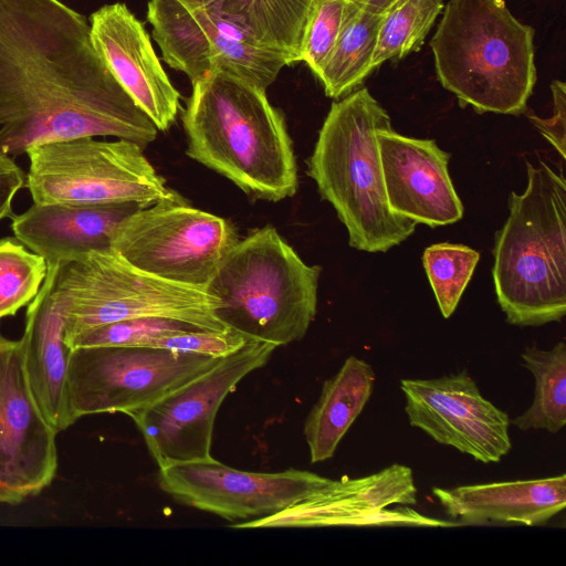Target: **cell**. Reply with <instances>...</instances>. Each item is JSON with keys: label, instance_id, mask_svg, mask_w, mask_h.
Masks as SVG:
<instances>
[{"label": "cell", "instance_id": "obj_1", "mask_svg": "<svg viewBox=\"0 0 566 566\" xmlns=\"http://www.w3.org/2000/svg\"><path fill=\"white\" fill-rule=\"evenodd\" d=\"M158 129L61 0H0V151L80 137L153 143Z\"/></svg>", "mask_w": 566, "mask_h": 566}, {"label": "cell", "instance_id": "obj_2", "mask_svg": "<svg viewBox=\"0 0 566 566\" xmlns=\"http://www.w3.org/2000/svg\"><path fill=\"white\" fill-rule=\"evenodd\" d=\"M182 124L186 154L247 195L276 202L296 193L293 144L265 90L214 66L192 82Z\"/></svg>", "mask_w": 566, "mask_h": 566}, {"label": "cell", "instance_id": "obj_3", "mask_svg": "<svg viewBox=\"0 0 566 566\" xmlns=\"http://www.w3.org/2000/svg\"><path fill=\"white\" fill-rule=\"evenodd\" d=\"M390 127L388 113L363 87L332 104L307 159V175L346 227L349 245L360 251L386 252L417 224L388 203L378 133Z\"/></svg>", "mask_w": 566, "mask_h": 566}, {"label": "cell", "instance_id": "obj_4", "mask_svg": "<svg viewBox=\"0 0 566 566\" xmlns=\"http://www.w3.org/2000/svg\"><path fill=\"white\" fill-rule=\"evenodd\" d=\"M495 233L492 276L510 324L539 326L566 314V180L544 161L527 163V186L511 192Z\"/></svg>", "mask_w": 566, "mask_h": 566}, {"label": "cell", "instance_id": "obj_5", "mask_svg": "<svg viewBox=\"0 0 566 566\" xmlns=\"http://www.w3.org/2000/svg\"><path fill=\"white\" fill-rule=\"evenodd\" d=\"M533 39L504 0H450L431 40L438 78L462 107L522 114L536 82Z\"/></svg>", "mask_w": 566, "mask_h": 566}, {"label": "cell", "instance_id": "obj_6", "mask_svg": "<svg viewBox=\"0 0 566 566\" xmlns=\"http://www.w3.org/2000/svg\"><path fill=\"white\" fill-rule=\"evenodd\" d=\"M321 266L265 226L239 240L205 291L218 300L216 314L228 328L275 347L302 339L317 310Z\"/></svg>", "mask_w": 566, "mask_h": 566}, {"label": "cell", "instance_id": "obj_7", "mask_svg": "<svg viewBox=\"0 0 566 566\" xmlns=\"http://www.w3.org/2000/svg\"><path fill=\"white\" fill-rule=\"evenodd\" d=\"M56 286L67 302L66 345L90 329L139 317H164L200 329L228 331L216 314L218 300L205 289L148 274L113 249L61 263Z\"/></svg>", "mask_w": 566, "mask_h": 566}, {"label": "cell", "instance_id": "obj_8", "mask_svg": "<svg viewBox=\"0 0 566 566\" xmlns=\"http://www.w3.org/2000/svg\"><path fill=\"white\" fill-rule=\"evenodd\" d=\"M25 187L33 203H136L148 207L179 195L169 189L135 142L80 137L29 148Z\"/></svg>", "mask_w": 566, "mask_h": 566}, {"label": "cell", "instance_id": "obj_9", "mask_svg": "<svg viewBox=\"0 0 566 566\" xmlns=\"http://www.w3.org/2000/svg\"><path fill=\"white\" fill-rule=\"evenodd\" d=\"M239 240L227 219L193 208L178 196L125 218L112 249L148 274L205 289Z\"/></svg>", "mask_w": 566, "mask_h": 566}, {"label": "cell", "instance_id": "obj_10", "mask_svg": "<svg viewBox=\"0 0 566 566\" xmlns=\"http://www.w3.org/2000/svg\"><path fill=\"white\" fill-rule=\"evenodd\" d=\"M221 357L153 346H87L71 349L69 402L83 416L145 407L214 366Z\"/></svg>", "mask_w": 566, "mask_h": 566}, {"label": "cell", "instance_id": "obj_11", "mask_svg": "<svg viewBox=\"0 0 566 566\" xmlns=\"http://www.w3.org/2000/svg\"><path fill=\"white\" fill-rule=\"evenodd\" d=\"M275 348L268 342L250 340L201 375L127 413L158 468L211 457L222 401L247 375L263 367Z\"/></svg>", "mask_w": 566, "mask_h": 566}, {"label": "cell", "instance_id": "obj_12", "mask_svg": "<svg viewBox=\"0 0 566 566\" xmlns=\"http://www.w3.org/2000/svg\"><path fill=\"white\" fill-rule=\"evenodd\" d=\"M410 468L395 463L376 473L328 480L305 499L274 514L230 525L233 528L325 526L451 527L410 507L417 503Z\"/></svg>", "mask_w": 566, "mask_h": 566}, {"label": "cell", "instance_id": "obj_13", "mask_svg": "<svg viewBox=\"0 0 566 566\" xmlns=\"http://www.w3.org/2000/svg\"><path fill=\"white\" fill-rule=\"evenodd\" d=\"M328 478L289 469L275 473L241 471L212 457L159 468V488L178 503L228 521L260 518L305 499Z\"/></svg>", "mask_w": 566, "mask_h": 566}, {"label": "cell", "instance_id": "obj_14", "mask_svg": "<svg viewBox=\"0 0 566 566\" xmlns=\"http://www.w3.org/2000/svg\"><path fill=\"white\" fill-rule=\"evenodd\" d=\"M56 433L30 391L20 339L0 333V503L19 504L50 485Z\"/></svg>", "mask_w": 566, "mask_h": 566}, {"label": "cell", "instance_id": "obj_15", "mask_svg": "<svg viewBox=\"0 0 566 566\" xmlns=\"http://www.w3.org/2000/svg\"><path fill=\"white\" fill-rule=\"evenodd\" d=\"M410 426L474 460L499 462L512 448L506 412L485 399L463 370L434 379H401Z\"/></svg>", "mask_w": 566, "mask_h": 566}, {"label": "cell", "instance_id": "obj_16", "mask_svg": "<svg viewBox=\"0 0 566 566\" xmlns=\"http://www.w3.org/2000/svg\"><path fill=\"white\" fill-rule=\"evenodd\" d=\"M386 195L391 210L430 228L459 221L463 205L449 176L450 154L433 139L386 128L378 133Z\"/></svg>", "mask_w": 566, "mask_h": 566}, {"label": "cell", "instance_id": "obj_17", "mask_svg": "<svg viewBox=\"0 0 566 566\" xmlns=\"http://www.w3.org/2000/svg\"><path fill=\"white\" fill-rule=\"evenodd\" d=\"M91 39L105 64L151 119L167 130L179 111L180 94L164 71L143 23L126 4H105L90 17Z\"/></svg>", "mask_w": 566, "mask_h": 566}, {"label": "cell", "instance_id": "obj_18", "mask_svg": "<svg viewBox=\"0 0 566 566\" xmlns=\"http://www.w3.org/2000/svg\"><path fill=\"white\" fill-rule=\"evenodd\" d=\"M60 263L48 265L46 276L29 303L20 339L30 391L48 422L59 433L74 419L67 389L71 349L65 343L67 302L56 286Z\"/></svg>", "mask_w": 566, "mask_h": 566}, {"label": "cell", "instance_id": "obj_19", "mask_svg": "<svg viewBox=\"0 0 566 566\" xmlns=\"http://www.w3.org/2000/svg\"><path fill=\"white\" fill-rule=\"evenodd\" d=\"M144 208L136 203L39 205L12 216L14 238L46 264L76 261L93 251L112 250L120 222Z\"/></svg>", "mask_w": 566, "mask_h": 566}, {"label": "cell", "instance_id": "obj_20", "mask_svg": "<svg viewBox=\"0 0 566 566\" xmlns=\"http://www.w3.org/2000/svg\"><path fill=\"white\" fill-rule=\"evenodd\" d=\"M432 492L448 515L463 522L539 525L565 509L566 475L433 488Z\"/></svg>", "mask_w": 566, "mask_h": 566}, {"label": "cell", "instance_id": "obj_21", "mask_svg": "<svg viewBox=\"0 0 566 566\" xmlns=\"http://www.w3.org/2000/svg\"><path fill=\"white\" fill-rule=\"evenodd\" d=\"M375 373L365 360L350 355L340 369L325 380L311 409L304 434L312 463L331 459L340 440L369 400Z\"/></svg>", "mask_w": 566, "mask_h": 566}, {"label": "cell", "instance_id": "obj_22", "mask_svg": "<svg viewBox=\"0 0 566 566\" xmlns=\"http://www.w3.org/2000/svg\"><path fill=\"white\" fill-rule=\"evenodd\" d=\"M190 9L218 10L240 20L263 46L301 62L312 0H180Z\"/></svg>", "mask_w": 566, "mask_h": 566}, {"label": "cell", "instance_id": "obj_23", "mask_svg": "<svg viewBox=\"0 0 566 566\" xmlns=\"http://www.w3.org/2000/svg\"><path fill=\"white\" fill-rule=\"evenodd\" d=\"M147 19L170 67L186 73L191 83L212 70L210 38L180 0H149Z\"/></svg>", "mask_w": 566, "mask_h": 566}, {"label": "cell", "instance_id": "obj_24", "mask_svg": "<svg viewBox=\"0 0 566 566\" xmlns=\"http://www.w3.org/2000/svg\"><path fill=\"white\" fill-rule=\"evenodd\" d=\"M382 18L347 0L339 36L318 76L327 96L337 98L348 94L373 72Z\"/></svg>", "mask_w": 566, "mask_h": 566}, {"label": "cell", "instance_id": "obj_25", "mask_svg": "<svg viewBox=\"0 0 566 566\" xmlns=\"http://www.w3.org/2000/svg\"><path fill=\"white\" fill-rule=\"evenodd\" d=\"M523 366L535 378L532 405L512 420L521 430L544 429L558 432L566 424V345L557 343L552 349L526 347L521 355Z\"/></svg>", "mask_w": 566, "mask_h": 566}, {"label": "cell", "instance_id": "obj_26", "mask_svg": "<svg viewBox=\"0 0 566 566\" xmlns=\"http://www.w3.org/2000/svg\"><path fill=\"white\" fill-rule=\"evenodd\" d=\"M442 9L443 0H403L384 14L373 69L418 51Z\"/></svg>", "mask_w": 566, "mask_h": 566}, {"label": "cell", "instance_id": "obj_27", "mask_svg": "<svg viewBox=\"0 0 566 566\" xmlns=\"http://www.w3.org/2000/svg\"><path fill=\"white\" fill-rule=\"evenodd\" d=\"M46 261L17 238L0 239V319L13 316L38 294Z\"/></svg>", "mask_w": 566, "mask_h": 566}, {"label": "cell", "instance_id": "obj_28", "mask_svg": "<svg viewBox=\"0 0 566 566\" xmlns=\"http://www.w3.org/2000/svg\"><path fill=\"white\" fill-rule=\"evenodd\" d=\"M478 251L464 244L436 243L422 255L423 266L443 317H450L478 264Z\"/></svg>", "mask_w": 566, "mask_h": 566}, {"label": "cell", "instance_id": "obj_29", "mask_svg": "<svg viewBox=\"0 0 566 566\" xmlns=\"http://www.w3.org/2000/svg\"><path fill=\"white\" fill-rule=\"evenodd\" d=\"M205 30L212 45V67H221L260 88L265 90L282 67L292 64L285 54L276 50Z\"/></svg>", "mask_w": 566, "mask_h": 566}, {"label": "cell", "instance_id": "obj_30", "mask_svg": "<svg viewBox=\"0 0 566 566\" xmlns=\"http://www.w3.org/2000/svg\"><path fill=\"white\" fill-rule=\"evenodd\" d=\"M347 0H312L301 48L304 61L318 77L339 36Z\"/></svg>", "mask_w": 566, "mask_h": 566}, {"label": "cell", "instance_id": "obj_31", "mask_svg": "<svg viewBox=\"0 0 566 566\" xmlns=\"http://www.w3.org/2000/svg\"><path fill=\"white\" fill-rule=\"evenodd\" d=\"M200 329L176 319L139 317L106 324L75 336L69 348L87 346H142L163 335Z\"/></svg>", "mask_w": 566, "mask_h": 566}, {"label": "cell", "instance_id": "obj_32", "mask_svg": "<svg viewBox=\"0 0 566 566\" xmlns=\"http://www.w3.org/2000/svg\"><path fill=\"white\" fill-rule=\"evenodd\" d=\"M250 340L252 339L231 329L223 332L190 329L153 338L144 346L223 357L238 350Z\"/></svg>", "mask_w": 566, "mask_h": 566}, {"label": "cell", "instance_id": "obj_33", "mask_svg": "<svg viewBox=\"0 0 566 566\" xmlns=\"http://www.w3.org/2000/svg\"><path fill=\"white\" fill-rule=\"evenodd\" d=\"M551 88L554 104L553 117L541 118L534 114H530L528 118L559 155L565 158L566 85L563 81L555 80L552 82Z\"/></svg>", "mask_w": 566, "mask_h": 566}, {"label": "cell", "instance_id": "obj_34", "mask_svg": "<svg viewBox=\"0 0 566 566\" xmlns=\"http://www.w3.org/2000/svg\"><path fill=\"white\" fill-rule=\"evenodd\" d=\"M25 177L11 156L0 151V221L13 216L12 201L18 191L25 187Z\"/></svg>", "mask_w": 566, "mask_h": 566}, {"label": "cell", "instance_id": "obj_35", "mask_svg": "<svg viewBox=\"0 0 566 566\" xmlns=\"http://www.w3.org/2000/svg\"><path fill=\"white\" fill-rule=\"evenodd\" d=\"M363 10L375 14H386L403 0H349Z\"/></svg>", "mask_w": 566, "mask_h": 566}]
</instances>
